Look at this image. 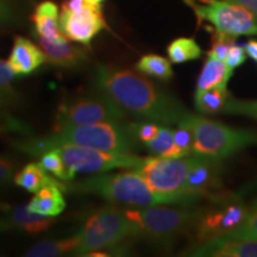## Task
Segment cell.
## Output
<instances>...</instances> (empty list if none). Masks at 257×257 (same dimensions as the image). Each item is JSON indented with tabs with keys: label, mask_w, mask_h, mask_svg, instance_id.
Wrapping results in <instances>:
<instances>
[{
	"label": "cell",
	"mask_w": 257,
	"mask_h": 257,
	"mask_svg": "<svg viewBox=\"0 0 257 257\" xmlns=\"http://www.w3.org/2000/svg\"><path fill=\"white\" fill-rule=\"evenodd\" d=\"M233 70L227 67L225 61L207 57L197 81L195 92L206 91L219 85H227Z\"/></svg>",
	"instance_id": "21"
},
{
	"label": "cell",
	"mask_w": 257,
	"mask_h": 257,
	"mask_svg": "<svg viewBox=\"0 0 257 257\" xmlns=\"http://www.w3.org/2000/svg\"><path fill=\"white\" fill-rule=\"evenodd\" d=\"M11 229H12V226H11V224H10L8 218L0 217V233L5 232V231H9Z\"/></svg>",
	"instance_id": "40"
},
{
	"label": "cell",
	"mask_w": 257,
	"mask_h": 257,
	"mask_svg": "<svg viewBox=\"0 0 257 257\" xmlns=\"http://www.w3.org/2000/svg\"><path fill=\"white\" fill-rule=\"evenodd\" d=\"M86 2H87L88 4L96 5V6H101V3L105 2V0H86Z\"/></svg>",
	"instance_id": "41"
},
{
	"label": "cell",
	"mask_w": 257,
	"mask_h": 257,
	"mask_svg": "<svg viewBox=\"0 0 257 257\" xmlns=\"http://www.w3.org/2000/svg\"><path fill=\"white\" fill-rule=\"evenodd\" d=\"M14 182L29 193H36L47 185H57L66 191V184L51 178L40 162H30L15 174Z\"/></svg>",
	"instance_id": "20"
},
{
	"label": "cell",
	"mask_w": 257,
	"mask_h": 257,
	"mask_svg": "<svg viewBox=\"0 0 257 257\" xmlns=\"http://www.w3.org/2000/svg\"><path fill=\"white\" fill-rule=\"evenodd\" d=\"M181 124L192 128L194 136L193 154L221 161L257 144V131L226 126L219 121L195 115L191 112Z\"/></svg>",
	"instance_id": "5"
},
{
	"label": "cell",
	"mask_w": 257,
	"mask_h": 257,
	"mask_svg": "<svg viewBox=\"0 0 257 257\" xmlns=\"http://www.w3.org/2000/svg\"><path fill=\"white\" fill-rule=\"evenodd\" d=\"M174 135V142L180 150H182L186 155L193 154V143H194V136H193L192 128L185 124L178 125V127L173 128Z\"/></svg>",
	"instance_id": "34"
},
{
	"label": "cell",
	"mask_w": 257,
	"mask_h": 257,
	"mask_svg": "<svg viewBox=\"0 0 257 257\" xmlns=\"http://www.w3.org/2000/svg\"><path fill=\"white\" fill-rule=\"evenodd\" d=\"M124 118V111L105 95L96 92L94 95L63 101L57 108L54 131L102 121H120Z\"/></svg>",
	"instance_id": "8"
},
{
	"label": "cell",
	"mask_w": 257,
	"mask_h": 257,
	"mask_svg": "<svg viewBox=\"0 0 257 257\" xmlns=\"http://www.w3.org/2000/svg\"><path fill=\"white\" fill-rule=\"evenodd\" d=\"M194 11L199 19L213 25L216 32L227 36L257 35V17L248 9L227 0H200Z\"/></svg>",
	"instance_id": "10"
},
{
	"label": "cell",
	"mask_w": 257,
	"mask_h": 257,
	"mask_svg": "<svg viewBox=\"0 0 257 257\" xmlns=\"http://www.w3.org/2000/svg\"><path fill=\"white\" fill-rule=\"evenodd\" d=\"M41 49L43 50L48 62L61 68H76L87 61L86 51L73 46L68 38L53 41L46 38H37Z\"/></svg>",
	"instance_id": "16"
},
{
	"label": "cell",
	"mask_w": 257,
	"mask_h": 257,
	"mask_svg": "<svg viewBox=\"0 0 257 257\" xmlns=\"http://www.w3.org/2000/svg\"><path fill=\"white\" fill-rule=\"evenodd\" d=\"M144 147L153 154L159 157H184L188 156L180 150L174 142L173 128L167 127L166 125H161L157 136L153 141L144 144Z\"/></svg>",
	"instance_id": "25"
},
{
	"label": "cell",
	"mask_w": 257,
	"mask_h": 257,
	"mask_svg": "<svg viewBox=\"0 0 257 257\" xmlns=\"http://www.w3.org/2000/svg\"><path fill=\"white\" fill-rule=\"evenodd\" d=\"M94 87L125 113L154 123L178 126L189 114L181 102L140 72L98 64Z\"/></svg>",
	"instance_id": "1"
},
{
	"label": "cell",
	"mask_w": 257,
	"mask_h": 257,
	"mask_svg": "<svg viewBox=\"0 0 257 257\" xmlns=\"http://www.w3.org/2000/svg\"><path fill=\"white\" fill-rule=\"evenodd\" d=\"M62 187L57 185H47L35 193L29 201L28 208L35 213L46 217H57L66 208Z\"/></svg>",
	"instance_id": "18"
},
{
	"label": "cell",
	"mask_w": 257,
	"mask_h": 257,
	"mask_svg": "<svg viewBox=\"0 0 257 257\" xmlns=\"http://www.w3.org/2000/svg\"><path fill=\"white\" fill-rule=\"evenodd\" d=\"M246 50L244 46H239L236 42L231 46L229 53H227L226 59H225V63L227 64L230 69H234L237 67H239L240 64H243L246 60Z\"/></svg>",
	"instance_id": "37"
},
{
	"label": "cell",
	"mask_w": 257,
	"mask_h": 257,
	"mask_svg": "<svg viewBox=\"0 0 257 257\" xmlns=\"http://www.w3.org/2000/svg\"><path fill=\"white\" fill-rule=\"evenodd\" d=\"M46 61V55L41 47L38 48L34 42L23 36L15 38L8 62L18 76L30 75L36 72Z\"/></svg>",
	"instance_id": "15"
},
{
	"label": "cell",
	"mask_w": 257,
	"mask_h": 257,
	"mask_svg": "<svg viewBox=\"0 0 257 257\" xmlns=\"http://www.w3.org/2000/svg\"><path fill=\"white\" fill-rule=\"evenodd\" d=\"M34 23V34L37 38L59 41L66 38L60 29L59 8L55 3L42 2L36 6L31 17Z\"/></svg>",
	"instance_id": "17"
},
{
	"label": "cell",
	"mask_w": 257,
	"mask_h": 257,
	"mask_svg": "<svg viewBox=\"0 0 257 257\" xmlns=\"http://www.w3.org/2000/svg\"><path fill=\"white\" fill-rule=\"evenodd\" d=\"M191 256L257 257V238L225 236L200 243Z\"/></svg>",
	"instance_id": "14"
},
{
	"label": "cell",
	"mask_w": 257,
	"mask_h": 257,
	"mask_svg": "<svg viewBox=\"0 0 257 257\" xmlns=\"http://www.w3.org/2000/svg\"><path fill=\"white\" fill-rule=\"evenodd\" d=\"M135 67L137 72L144 74L146 76L161 80V81H168L174 75L170 61L156 54H148L142 56Z\"/></svg>",
	"instance_id": "24"
},
{
	"label": "cell",
	"mask_w": 257,
	"mask_h": 257,
	"mask_svg": "<svg viewBox=\"0 0 257 257\" xmlns=\"http://www.w3.org/2000/svg\"><path fill=\"white\" fill-rule=\"evenodd\" d=\"M17 162L8 156L0 155V188H4L14 181Z\"/></svg>",
	"instance_id": "36"
},
{
	"label": "cell",
	"mask_w": 257,
	"mask_h": 257,
	"mask_svg": "<svg viewBox=\"0 0 257 257\" xmlns=\"http://www.w3.org/2000/svg\"><path fill=\"white\" fill-rule=\"evenodd\" d=\"M194 155V162L186 181L182 205L193 206L201 198H211L216 202L227 198L220 193L223 187L220 161L197 154Z\"/></svg>",
	"instance_id": "12"
},
{
	"label": "cell",
	"mask_w": 257,
	"mask_h": 257,
	"mask_svg": "<svg viewBox=\"0 0 257 257\" xmlns=\"http://www.w3.org/2000/svg\"><path fill=\"white\" fill-rule=\"evenodd\" d=\"M234 38L236 37L214 32L213 43H212L211 49L207 51V57L225 61L231 46L234 43Z\"/></svg>",
	"instance_id": "32"
},
{
	"label": "cell",
	"mask_w": 257,
	"mask_h": 257,
	"mask_svg": "<svg viewBox=\"0 0 257 257\" xmlns=\"http://www.w3.org/2000/svg\"><path fill=\"white\" fill-rule=\"evenodd\" d=\"M130 125L131 131L138 142L146 144L157 136L160 131L161 125H157L154 121H137V123H131Z\"/></svg>",
	"instance_id": "33"
},
{
	"label": "cell",
	"mask_w": 257,
	"mask_h": 257,
	"mask_svg": "<svg viewBox=\"0 0 257 257\" xmlns=\"http://www.w3.org/2000/svg\"><path fill=\"white\" fill-rule=\"evenodd\" d=\"M244 48H245L248 56L251 57V59L257 63V41L250 40L248 43L244 46Z\"/></svg>",
	"instance_id": "39"
},
{
	"label": "cell",
	"mask_w": 257,
	"mask_h": 257,
	"mask_svg": "<svg viewBox=\"0 0 257 257\" xmlns=\"http://www.w3.org/2000/svg\"><path fill=\"white\" fill-rule=\"evenodd\" d=\"M0 106H3V105H2V104H0ZM3 107H4V106H3Z\"/></svg>",
	"instance_id": "43"
},
{
	"label": "cell",
	"mask_w": 257,
	"mask_h": 257,
	"mask_svg": "<svg viewBox=\"0 0 257 257\" xmlns=\"http://www.w3.org/2000/svg\"><path fill=\"white\" fill-rule=\"evenodd\" d=\"M227 85H219L216 87L208 88L206 91L195 92L194 104L195 108L204 114L223 113V110L229 99Z\"/></svg>",
	"instance_id": "23"
},
{
	"label": "cell",
	"mask_w": 257,
	"mask_h": 257,
	"mask_svg": "<svg viewBox=\"0 0 257 257\" xmlns=\"http://www.w3.org/2000/svg\"><path fill=\"white\" fill-rule=\"evenodd\" d=\"M6 213H8L6 218L9 219L12 227L29 234L44 232L53 225L51 217L35 213L29 210L28 205L24 204L8 208Z\"/></svg>",
	"instance_id": "19"
},
{
	"label": "cell",
	"mask_w": 257,
	"mask_h": 257,
	"mask_svg": "<svg viewBox=\"0 0 257 257\" xmlns=\"http://www.w3.org/2000/svg\"><path fill=\"white\" fill-rule=\"evenodd\" d=\"M131 224L133 237L159 244L173 242L180 233L195 223L199 212L188 205L162 206V204L140 208H124Z\"/></svg>",
	"instance_id": "4"
},
{
	"label": "cell",
	"mask_w": 257,
	"mask_h": 257,
	"mask_svg": "<svg viewBox=\"0 0 257 257\" xmlns=\"http://www.w3.org/2000/svg\"><path fill=\"white\" fill-rule=\"evenodd\" d=\"M227 2L234 3V4H238L243 8L248 9L252 15H255L257 17V0H227Z\"/></svg>",
	"instance_id": "38"
},
{
	"label": "cell",
	"mask_w": 257,
	"mask_h": 257,
	"mask_svg": "<svg viewBox=\"0 0 257 257\" xmlns=\"http://www.w3.org/2000/svg\"><path fill=\"white\" fill-rule=\"evenodd\" d=\"M223 113L242 114L257 120V100H240L230 95Z\"/></svg>",
	"instance_id": "30"
},
{
	"label": "cell",
	"mask_w": 257,
	"mask_h": 257,
	"mask_svg": "<svg viewBox=\"0 0 257 257\" xmlns=\"http://www.w3.org/2000/svg\"><path fill=\"white\" fill-rule=\"evenodd\" d=\"M137 142L130 125H124L120 121H102L83 126L62 128L54 131L47 137L14 141L12 146L18 152L29 156L40 157L47 150L62 144L94 148L104 152L134 153Z\"/></svg>",
	"instance_id": "2"
},
{
	"label": "cell",
	"mask_w": 257,
	"mask_h": 257,
	"mask_svg": "<svg viewBox=\"0 0 257 257\" xmlns=\"http://www.w3.org/2000/svg\"><path fill=\"white\" fill-rule=\"evenodd\" d=\"M22 134L28 135L30 133V128L22 120L17 119L3 106H0V134Z\"/></svg>",
	"instance_id": "31"
},
{
	"label": "cell",
	"mask_w": 257,
	"mask_h": 257,
	"mask_svg": "<svg viewBox=\"0 0 257 257\" xmlns=\"http://www.w3.org/2000/svg\"><path fill=\"white\" fill-rule=\"evenodd\" d=\"M56 149L62 155L67 168L74 174H99L118 168L136 169L143 160V157L135 155L134 153L104 152L74 144H62L57 146Z\"/></svg>",
	"instance_id": "9"
},
{
	"label": "cell",
	"mask_w": 257,
	"mask_h": 257,
	"mask_svg": "<svg viewBox=\"0 0 257 257\" xmlns=\"http://www.w3.org/2000/svg\"><path fill=\"white\" fill-rule=\"evenodd\" d=\"M22 14L23 5L19 0H0V29L17 24Z\"/></svg>",
	"instance_id": "29"
},
{
	"label": "cell",
	"mask_w": 257,
	"mask_h": 257,
	"mask_svg": "<svg viewBox=\"0 0 257 257\" xmlns=\"http://www.w3.org/2000/svg\"><path fill=\"white\" fill-rule=\"evenodd\" d=\"M17 76L8 61L0 59V104L5 108L12 107L19 102L18 93L14 87V81Z\"/></svg>",
	"instance_id": "27"
},
{
	"label": "cell",
	"mask_w": 257,
	"mask_h": 257,
	"mask_svg": "<svg viewBox=\"0 0 257 257\" xmlns=\"http://www.w3.org/2000/svg\"><path fill=\"white\" fill-rule=\"evenodd\" d=\"M216 207L199 212L195 219V236L199 243L231 236L243 226L248 216V206L238 199L225 198Z\"/></svg>",
	"instance_id": "11"
},
{
	"label": "cell",
	"mask_w": 257,
	"mask_h": 257,
	"mask_svg": "<svg viewBox=\"0 0 257 257\" xmlns=\"http://www.w3.org/2000/svg\"><path fill=\"white\" fill-rule=\"evenodd\" d=\"M80 244V234L60 240H43L35 244L25 251L27 257H57L67 253L75 255L76 249Z\"/></svg>",
	"instance_id": "22"
},
{
	"label": "cell",
	"mask_w": 257,
	"mask_h": 257,
	"mask_svg": "<svg viewBox=\"0 0 257 257\" xmlns=\"http://www.w3.org/2000/svg\"><path fill=\"white\" fill-rule=\"evenodd\" d=\"M184 2L186 3V4H187L188 6H191L192 9H194V6H195V4H197V3L194 2V0H184Z\"/></svg>",
	"instance_id": "42"
},
{
	"label": "cell",
	"mask_w": 257,
	"mask_h": 257,
	"mask_svg": "<svg viewBox=\"0 0 257 257\" xmlns=\"http://www.w3.org/2000/svg\"><path fill=\"white\" fill-rule=\"evenodd\" d=\"M106 28L101 6L86 4L78 11L62 10L60 15V29L68 40L89 46L94 37Z\"/></svg>",
	"instance_id": "13"
},
{
	"label": "cell",
	"mask_w": 257,
	"mask_h": 257,
	"mask_svg": "<svg viewBox=\"0 0 257 257\" xmlns=\"http://www.w3.org/2000/svg\"><path fill=\"white\" fill-rule=\"evenodd\" d=\"M66 191L79 194H95L110 204L125 208H140L157 205L152 189L137 172L96 174L76 184L66 185Z\"/></svg>",
	"instance_id": "3"
},
{
	"label": "cell",
	"mask_w": 257,
	"mask_h": 257,
	"mask_svg": "<svg viewBox=\"0 0 257 257\" xmlns=\"http://www.w3.org/2000/svg\"><path fill=\"white\" fill-rule=\"evenodd\" d=\"M40 157L41 166L43 167L48 173L55 175L57 179L64 180V181H70V180L74 179V176H75L74 173H72L68 168H67L66 163H64V161L62 159V155H61V153L56 149V148L47 150V152L42 154Z\"/></svg>",
	"instance_id": "28"
},
{
	"label": "cell",
	"mask_w": 257,
	"mask_h": 257,
	"mask_svg": "<svg viewBox=\"0 0 257 257\" xmlns=\"http://www.w3.org/2000/svg\"><path fill=\"white\" fill-rule=\"evenodd\" d=\"M231 236L249 237V238H257V198L251 202L248 207V216L244 221L243 226Z\"/></svg>",
	"instance_id": "35"
},
{
	"label": "cell",
	"mask_w": 257,
	"mask_h": 257,
	"mask_svg": "<svg viewBox=\"0 0 257 257\" xmlns=\"http://www.w3.org/2000/svg\"><path fill=\"white\" fill-rule=\"evenodd\" d=\"M195 155L184 157H143L137 172L152 189L159 204L182 205L185 186Z\"/></svg>",
	"instance_id": "6"
},
{
	"label": "cell",
	"mask_w": 257,
	"mask_h": 257,
	"mask_svg": "<svg viewBox=\"0 0 257 257\" xmlns=\"http://www.w3.org/2000/svg\"><path fill=\"white\" fill-rule=\"evenodd\" d=\"M76 256H91L99 250L113 249L133 236L125 211L115 205L101 207L88 218L79 232Z\"/></svg>",
	"instance_id": "7"
},
{
	"label": "cell",
	"mask_w": 257,
	"mask_h": 257,
	"mask_svg": "<svg viewBox=\"0 0 257 257\" xmlns=\"http://www.w3.org/2000/svg\"><path fill=\"white\" fill-rule=\"evenodd\" d=\"M169 61L172 63H185L198 60L202 55V49L194 38H176L167 48Z\"/></svg>",
	"instance_id": "26"
}]
</instances>
